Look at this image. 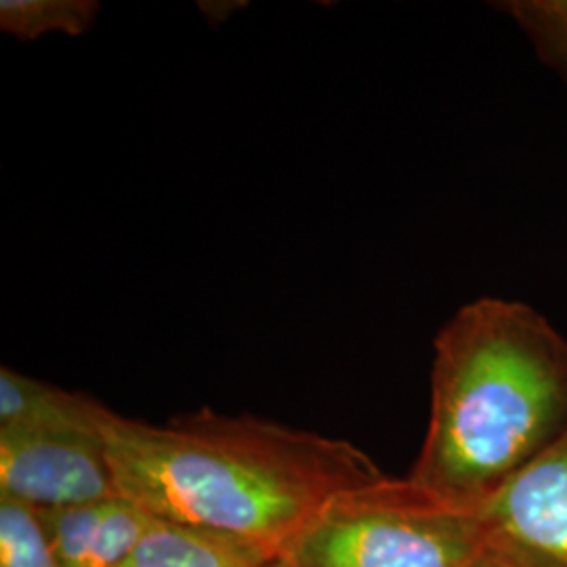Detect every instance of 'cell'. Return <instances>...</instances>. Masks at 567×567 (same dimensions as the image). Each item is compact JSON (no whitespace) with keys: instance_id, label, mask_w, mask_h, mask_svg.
Here are the masks:
<instances>
[{"instance_id":"cell-6","label":"cell","mask_w":567,"mask_h":567,"mask_svg":"<svg viewBox=\"0 0 567 567\" xmlns=\"http://www.w3.org/2000/svg\"><path fill=\"white\" fill-rule=\"evenodd\" d=\"M41 515L61 567H118L156 522L124 496Z\"/></svg>"},{"instance_id":"cell-3","label":"cell","mask_w":567,"mask_h":567,"mask_svg":"<svg viewBox=\"0 0 567 567\" xmlns=\"http://www.w3.org/2000/svg\"><path fill=\"white\" fill-rule=\"evenodd\" d=\"M487 545L480 513L383 475L328 503L284 557L295 567H466Z\"/></svg>"},{"instance_id":"cell-12","label":"cell","mask_w":567,"mask_h":567,"mask_svg":"<svg viewBox=\"0 0 567 567\" xmlns=\"http://www.w3.org/2000/svg\"><path fill=\"white\" fill-rule=\"evenodd\" d=\"M466 567H545L538 564L536 559L527 557L524 553H519L517 548L501 545V543H492L487 545L486 550Z\"/></svg>"},{"instance_id":"cell-1","label":"cell","mask_w":567,"mask_h":567,"mask_svg":"<svg viewBox=\"0 0 567 567\" xmlns=\"http://www.w3.org/2000/svg\"><path fill=\"white\" fill-rule=\"evenodd\" d=\"M97 426L121 496L278 555L337 496L385 475L351 442L252 414L203 408L152 425L102 405Z\"/></svg>"},{"instance_id":"cell-4","label":"cell","mask_w":567,"mask_h":567,"mask_svg":"<svg viewBox=\"0 0 567 567\" xmlns=\"http://www.w3.org/2000/svg\"><path fill=\"white\" fill-rule=\"evenodd\" d=\"M0 496L37 511L121 496L100 431L0 435Z\"/></svg>"},{"instance_id":"cell-10","label":"cell","mask_w":567,"mask_h":567,"mask_svg":"<svg viewBox=\"0 0 567 567\" xmlns=\"http://www.w3.org/2000/svg\"><path fill=\"white\" fill-rule=\"evenodd\" d=\"M496 9L522 28L538 60L567 86V0H508Z\"/></svg>"},{"instance_id":"cell-5","label":"cell","mask_w":567,"mask_h":567,"mask_svg":"<svg viewBox=\"0 0 567 567\" xmlns=\"http://www.w3.org/2000/svg\"><path fill=\"white\" fill-rule=\"evenodd\" d=\"M492 543L567 567V429L480 511Z\"/></svg>"},{"instance_id":"cell-13","label":"cell","mask_w":567,"mask_h":567,"mask_svg":"<svg viewBox=\"0 0 567 567\" xmlns=\"http://www.w3.org/2000/svg\"><path fill=\"white\" fill-rule=\"evenodd\" d=\"M261 567H295V566H292V564H290V561H288V559H286V557H284V555H278V557H274V559H271V561H267V564H265V566H261Z\"/></svg>"},{"instance_id":"cell-7","label":"cell","mask_w":567,"mask_h":567,"mask_svg":"<svg viewBox=\"0 0 567 567\" xmlns=\"http://www.w3.org/2000/svg\"><path fill=\"white\" fill-rule=\"evenodd\" d=\"M102 402L0 368V435L42 431H100Z\"/></svg>"},{"instance_id":"cell-2","label":"cell","mask_w":567,"mask_h":567,"mask_svg":"<svg viewBox=\"0 0 567 567\" xmlns=\"http://www.w3.org/2000/svg\"><path fill=\"white\" fill-rule=\"evenodd\" d=\"M566 429V337L529 305L482 297L433 341L429 423L408 477L480 513Z\"/></svg>"},{"instance_id":"cell-8","label":"cell","mask_w":567,"mask_h":567,"mask_svg":"<svg viewBox=\"0 0 567 567\" xmlns=\"http://www.w3.org/2000/svg\"><path fill=\"white\" fill-rule=\"evenodd\" d=\"M274 557L234 536L156 519L118 567H261Z\"/></svg>"},{"instance_id":"cell-11","label":"cell","mask_w":567,"mask_h":567,"mask_svg":"<svg viewBox=\"0 0 567 567\" xmlns=\"http://www.w3.org/2000/svg\"><path fill=\"white\" fill-rule=\"evenodd\" d=\"M0 567H61L41 511L2 496Z\"/></svg>"},{"instance_id":"cell-9","label":"cell","mask_w":567,"mask_h":567,"mask_svg":"<svg viewBox=\"0 0 567 567\" xmlns=\"http://www.w3.org/2000/svg\"><path fill=\"white\" fill-rule=\"evenodd\" d=\"M100 11L95 0H2L0 30L25 42L49 34L81 37L95 25Z\"/></svg>"}]
</instances>
